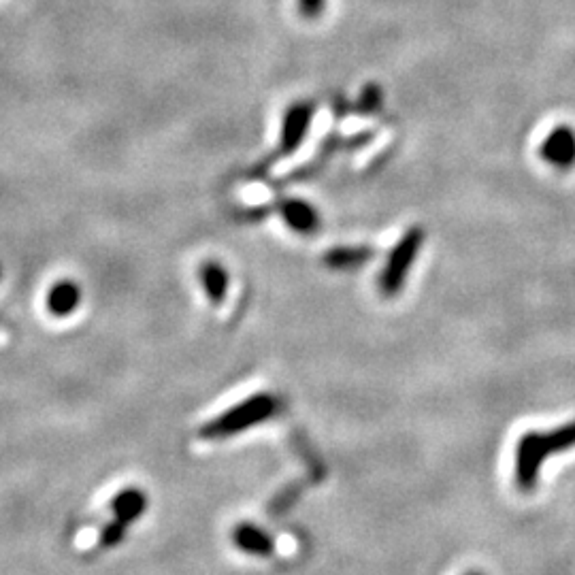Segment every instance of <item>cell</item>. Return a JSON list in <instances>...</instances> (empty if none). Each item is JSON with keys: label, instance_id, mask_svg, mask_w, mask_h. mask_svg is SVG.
Returning a JSON list of instances; mask_svg holds the SVG:
<instances>
[{"label": "cell", "instance_id": "8fae6325", "mask_svg": "<svg viewBox=\"0 0 575 575\" xmlns=\"http://www.w3.org/2000/svg\"><path fill=\"white\" fill-rule=\"evenodd\" d=\"M371 256H373L371 248L358 245V248H335L324 256V262L331 269H356L369 262Z\"/></svg>", "mask_w": 575, "mask_h": 575}, {"label": "cell", "instance_id": "30bf717a", "mask_svg": "<svg viewBox=\"0 0 575 575\" xmlns=\"http://www.w3.org/2000/svg\"><path fill=\"white\" fill-rule=\"evenodd\" d=\"M201 275V284L207 292V297L211 303H222L226 299V290H228V273L226 269L220 265V262H205L199 271Z\"/></svg>", "mask_w": 575, "mask_h": 575}, {"label": "cell", "instance_id": "9c48e42d", "mask_svg": "<svg viewBox=\"0 0 575 575\" xmlns=\"http://www.w3.org/2000/svg\"><path fill=\"white\" fill-rule=\"evenodd\" d=\"M81 301V290L73 282H58L47 292V311L52 316H71Z\"/></svg>", "mask_w": 575, "mask_h": 575}, {"label": "cell", "instance_id": "ba28073f", "mask_svg": "<svg viewBox=\"0 0 575 575\" xmlns=\"http://www.w3.org/2000/svg\"><path fill=\"white\" fill-rule=\"evenodd\" d=\"M279 213H282V218L286 220V224L301 235H311L320 228L318 211L305 201H299V199L284 201L282 205H279Z\"/></svg>", "mask_w": 575, "mask_h": 575}, {"label": "cell", "instance_id": "277c9868", "mask_svg": "<svg viewBox=\"0 0 575 575\" xmlns=\"http://www.w3.org/2000/svg\"><path fill=\"white\" fill-rule=\"evenodd\" d=\"M314 120V103H297L292 105L284 115L282 126V145L279 152L292 154L299 150L305 135L309 133V124Z\"/></svg>", "mask_w": 575, "mask_h": 575}, {"label": "cell", "instance_id": "5bb4252c", "mask_svg": "<svg viewBox=\"0 0 575 575\" xmlns=\"http://www.w3.org/2000/svg\"><path fill=\"white\" fill-rule=\"evenodd\" d=\"M380 103H382V90L377 86H367L363 96H360L358 107L363 113H369V111H375L377 107H380Z\"/></svg>", "mask_w": 575, "mask_h": 575}, {"label": "cell", "instance_id": "6da1fadb", "mask_svg": "<svg viewBox=\"0 0 575 575\" xmlns=\"http://www.w3.org/2000/svg\"><path fill=\"white\" fill-rule=\"evenodd\" d=\"M279 412H282V401H279L275 394L260 392L250 399H245L243 403L233 405L218 418L207 422L201 429V437L203 439L233 437V435L252 429V426H258L262 422L275 418Z\"/></svg>", "mask_w": 575, "mask_h": 575}, {"label": "cell", "instance_id": "8992f818", "mask_svg": "<svg viewBox=\"0 0 575 575\" xmlns=\"http://www.w3.org/2000/svg\"><path fill=\"white\" fill-rule=\"evenodd\" d=\"M230 539L237 550L250 556H260V558H269L275 554V539L265 531L256 527L252 522H241L230 533Z\"/></svg>", "mask_w": 575, "mask_h": 575}, {"label": "cell", "instance_id": "4fadbf2b", "mask_svg": "<svg viewBox=\"0 0 575 575\" xmlns=\"http://www.w3.org/2000/svg\"><path fill=\"white\" fill-rule=\"evenodd\" d=\"M126 529H128L126 524L113 518L109 524H105V529L101 531V537H98V541H101V546H105V548L118 546L120 541H124V537H126Z\"/></svg>", "mask_w": 575, "mask_h": 575}, {"label": "cell", "instance_id": "52a82bcc", "mask_svg": "<svg viewBox=\"0 0 575 575\" xmlns=\"http://www.w3.org/2000/svg\"><path fill=\"white\" fill-rule=\"evenodd\" d=\"M147 509V495L141 488H124L111 499L113 518L120 520L126 527L137 522Z\"/></svg>", "mask_w": 575, "mask_h": 575}, {"label": "cell", "instance_id": "7a4b0ae2", "mask_svg": "<svg viewBox=\"0 0 575 575\" xmlns=\"http://www.w3.org/2000/svg\"><path fill=\"white\" fill-rule=\"evenodd\" d=\"M422 241H424V230L414 226L407 230L397 245H394V250L390 252L380 277V290L386 297H394L405 284V277L409 269L414 267V260L422 248Z\"/></svg>", "mask_w": 575, "mask_h": 575}, {"label": "cell", "instance_id": "5b68a950", "mask_svg": "<svg viewBox=\"0 0 575 575\" xmlns=\"http://www.w3.org/2000/svg\"><path fill=\"white\" fill-rule=\"evenodd\" d=\"M541 158L558 169H569L575 164V133L569 126H558L541 143Z\"/></svg>", "mask_w": 575, "mask_h": 575}, {"label": "cell", "instance_id": "9a60e30c", "mask_svg": "<svg viewBox=\"0 0 575 575\" xmlns=\"http://www.w3.org/2000/svg\"><path fill=\"white\" fill-rule=\"evenodd\" d=\"M326 7V0H299V11L303 18L314 20L318 15L324 11Z\"/></svg>", "mask_w": 575, "mask_h": 575}, {"label": "cell", "instance_id": "7c38bea8", "mask_svg": "<svg viewBox=\"0 0 575 575\" xmlns=\"http://www.w3.org/2000/svg\"><path fill=\"white\" fill-rule=\"evenodd\" d=\"M544 439H546V450L550 456L575 448V420L558 426V429L550 433H544Z\"/></svg>", "mask_w": 575, "mask_h": 575}, {"label": "cell", "instance_id": "2e32d148", "mask_svg": "<svg viewBox=\"0 0 575 575\" xmlns=\"http://www.w3.org/2000/svg\"><path fill=\"white\" fill-rule=\"evenodd\" d=\"M467 575H482V573H475V571H473V573H467Z\"/></svg>", "mask_w": 575, "mask_h": 575}, {"label": "cell", "instance_id": "3957f363", "mask_svg": "<svg viewBox=\"0 0 575 575\" xmlns=\"http://www.w3.org/2000/svg\"><path fill=\"white\" fill-rule=\"evenodd\" d=\"M546 458H550V454L546 450L544 433L529 431L520 437L516 446V486L522 492L535 490Z\"/></svg>", "mask_w": 575, "mask_h": 575}]
</instances>
